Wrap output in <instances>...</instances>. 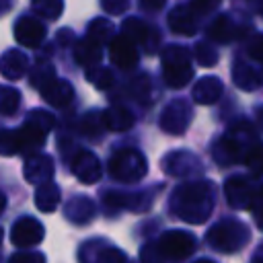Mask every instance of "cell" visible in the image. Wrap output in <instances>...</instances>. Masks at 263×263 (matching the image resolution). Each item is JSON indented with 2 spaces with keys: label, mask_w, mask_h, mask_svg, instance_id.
<instances>
[{
  "label": "cell",
  "mask_w": 263,
  "mask_h": 263,
  "mask_svg": "<svg viewBox=\"0 0 263 263\" xmlns=\"http://www.w3.org/2000/svg\"><path fill=\"white\" fill-rule=\"evenodd\" d=\"M208 35H210V39H214V41H218V43H230L232 39H236V37L242 35V29L236 27V25L230 21V16H224V14H222V16H218V18L210 25Z\"/></svg>",
  "instance_id": "cell-11"
},
{
  "label": "cell",
  "mask_w": 263,
  "mask_h": 263,
  "mask_svg": "<svg viewBox=\"0 0 263 263\" xmlns=\"http://www.w3.org/2000/svg\"><path fill=\"white\" fill-rule=\"evenodd\" d=\"M232 78H234V84L242 90H255L259 84H261V76L247 64L238 62L234 68H232Z\"/></svg>",
  "instance_id": "cell-15"
},
{
  "label": "cell",
  "mask_w": 263,
  "mask_h": 263,
  "mask_svg": "<svg viewBox=\"0 0 263 263\" xmlns=\"http://www.w3.org/2000/svg\"><path fill=\"white\" fill-rule=\"evenodd\" d=\"M111 49V60L119 66V68H132L138 62V51H136V43L132 39H127L123 33L115 35L109 43Z\"/></svg>",
  "instance_id": "cell-7"
},
{
  "label": "cell",
  "mask_w": 263,
  "mask_h": 263,
  "mask_svg": "<svg viewBox=\"0 0 263 263\" xmlns=\"http://www.w3.org/2000/svg\"><path fill=\"white\" fill-rule=\"evenodd\" d=\"M101 4L109 14H121L129 6V0H101Z\"/></svg>",
  "instance_id": "cell-26"
},
{
  "label": "cell",
  "mask_w": 263,
  "mask_h": 263,
  "mask_svg": "<svg viewBox=\"0 0 263 263\" xmlns=\"http://www.w3.org/2000/svg\"><path fill=\"white\" fill-rule=\"evenodd\" d=\"M193 249H195V240L187 232L173 230L160 238V251L166 259H185L193 253Z\"/></svg>",
  "instance_id": "cell-4"
},
{
  "label": "cell",
  "mask_w": 263,
  "mask_h": 263,
  "mask_svg": "<svg viewBox=\"0 0 263 263\" xmlns=\"http://www.w3.org/2000/svg\"><path fill=\"white\" fill-rule=\"evenodd\" d=\"M127 39H132L134 43H146L148 47V37L150 35H156V31H152L148 25H144L142 21L138 18H127L123 23V31H121Z\"/></svg>",
  "instance_id": "cell-17"
},
{
  "label": "cell",
  "mask_w": 263,
  "mask_h": 263,
  "mask_svg": "<svg viewBox=\"0 0 263 263\" xmlns=\"http://www.w3.org/2000/svg\"><path fill=\"white\" fill-rule=\"evenodd\" d=\"M25 70H27V58L21 51L12 49V51H6L2 55V60H0V72L6 78H10V80L21 78Z\"/></svg>",
  "instance_id": "cell-14"
},
{
  "label": "cell",
  "mask_w": 263,
  "mask_h": 263,
  "mask_svg": "<svg viewBox=\"0 0 263 263\" xmlns=\"http://www.w3.org/2000/svg\"><path fill=\"white\" fill-rule=\"evenodd\" d=\"M175 212L179 218L199 224L203 222L214 205V187L208 181H195V183H187L183 187L177 189L175 193Z\"/></svg>",
  "instance_id": "cell-1"
},
{
  "label": "cell",
  "mask_w": 263,
  "mask_h": 263,
  "mask_svg": "<svg viewBox=\"0 0 263 263\" xmlns=\"http://www.w3.org/2000/svg\"><path fill=\"white\" fill-rule=\"evenodd\" d=\"M99 261L101 263H125V259L119 251H103L99 255Z\"/></svg>",
  "instance_id": "cell-27"
},
{
  "label": "cell",
  "mask_w": 263,
  "mask_h": 263,
  "mask_svg": "<svg viewBox=\"0 0 263 263\" xmlns=\"http://www.w3.org/2000/svg\"><path fill=\"white\" fill-rule=\"evenodd\" d=\"M218 4H220V0H191L189 8H191V12L197 16V14H205V12L214 10Z\"/></svg>",
  "instance_id": "cell-24"
},
{
  "label": "cell",
  "mask_w": 263,
  "mask_h": 263,
  "mask_svg": "<svg viewBox=\"0 0 263 263\" xmlns=\"http://www.w3.org/2000/svg\"><path fill=\"white\" fill-rule=\"evenodd\" d=\"M43 238V226L37 220L23 218L18 224H14L12 230V242L16 247H27V245H37Z\"/></svg>",
  "instance_id": "cell-9"
},
{
  "label": "cell",
  "mask_w": 263,
  "mask_h": 263,
  "mask_svg": "<svg viewBox=\"0 0 263 263\" xmlns=\"http://www.w3.org/2000/svg\"><path fill=\"white\" fill-rule=\"evenodd\" d=\"M162 70H164V80L168 86L173 88L185 86L193 76L189 51L179 45H168L162 51Z\"/></svg>",
  "instance_id": "cell-2"
},
{
  "label": "cell",
  "mask_w": 263,
  "mask_h": 263,
  "mask_svg": "<svg viewBox=\"0 0 263 263\" xmlns=\"http://www.w3.org/2000/svg\"><path fill=\"white\" fill-rule=\"evenodd\" d=\"M74 173L84 181V183H92L97 179V175H101V168L97 164V158L88 152H82L74 164Z\"/></svg>",
  "instance_id": "cell-16"
},
{
  "label": "cell",
  "mask_w": 263,
  "mask_h": 263,
  "mask_svg": "<svg viewBox=\"0 0 263 263\" xmlns=\"http://www.w3.org/2000/svg\"><path fill=\"white\" fill-rule=\"evenodd\" d=\"M168 27L173 33L177 35H193L197 31V23H195V14L191 12L189 6H177L171 10L168 14Z\"/></svg>",
  "instance_id": "cell-10"
},
{
  "label": "cell",
  "mask_w": 263,
  "mask_h": 263,
  "mask_svg": "<svg viewBox=\"0 0 263 263\" xmlns=\"http://www.w3.org/2000/svg\"><path fill=\"white\" fill-rule=\"evenodd\" d=\"M251 210H253V218H255L257 226H259V228H263V199H259Z\"/></svg>",
  "instance_id": "cell-28"
},
{
  "label": "cell",
  "mask_w": 263,
  "mask_h": 263,
  "mask_svg": "<svg viewBox=\"0 0 263 263\" xmlns=\"http://www.w3.org/2000/svg\"><path fill=\"white\" fill-rule=\"evenodd\" d=\"M14 37L25 47H37L45 37V27L33 16H21L14 25Z\"/></svg>",
  "instance_id": "cell-6"
},
{
  "label": "cell",
  "mask_w": 263,
  "mask_h": 263,
  "mask_svg": "<svg viewBox=\"0 0 263 263\" xmlns=\"http://www.w3.org/2000/svg\"><path fill=\"white\" fill-rule=\"evenodd\" d=\"M259 123H261V127H263V109H261V113H259Z\"/></svg>",
  "instance_id": "cell-31"
},
{
  "label": "cell",
  "mask_w": 263,
  "mask_h": 263,
  "mask_svg": "<svg viewBox=\"0 0 263 263\" xmlns=\"http://www.w3.org/2000/svg\"><path fill=\"white\" fill-rule=\"evenodd\" d=\"M18 92L8 86H0V113H10L18 105Z\"/></svg>",
  "instance_id": "cell-22"
},
{
  "label": "cell",
  "mask_w": 263,
  "mask_h": 263,
  "mask_svg": "<svg viewBox=\"0 0 263 263\" xmlns=\"http://www.w3.org/2000/svg\"><path fill=\"white\" fill-rule=\"evenodd\" d=\"M249 238H251V234H249L247 226L236 220L220 222L208 232V242L216 251H224V253H234V251L242 249L249 242Z\"/></svg>",
  "instance_id": "cell-3"
},
{
  "label": "cell",
  "mask_w": 263,
  "mask_h": 263,
  "mask_svg": "<svg viewBox=\"0 0 263 263\" xmlns=\"http://www.w3.org/2000/svg\"><path fill=\"white\" fill-rule=\"evenodd\" d=\"M249 55L263 64V35H255L249 43Z\"/></svg>",
  "instance_id": "cell-25"
},
{
  "label": "cell",
  "mask_w": 263,
  "mask_h": 263,
  "mask_svg": "<svg viewBox=\"0 0 263 263\" xmlns=\"http://www.w3.org/2000/svg\"><path fill=\"white\" fill-rule=\"evenodd\" d=\"M191 119V109L187 107V103L183 101H175L173 105L166 107V111L162 113V119H160V125L164 129H168L171 134H181L187 123Z\"/></svg>",
  "instance_id": "cell-8"
},
{
  "label": "cell",
  "mask_w": 263,
  "mask_h": 263,
  "mask_svg": "<svg viewBox=\"0 0 263 263\" xmlns=\"http://www.w3.org/2000/svg\"><path fill=\"white\" fill-rule=\"evenodd\" d=\"M41 95L45 97V101H49L51 105L55 107H62L66 103H70L72 99V86L68 82H62V80H49L45 86H41Z\"/></svg>",
  "instance_id": "cell-13"
},
{
  "label": "cell",
  "mask_w": 263,
  "mask_h": 263,
  "mask_svg": "<svg viewBox=\"0 0 263 263\" xmlns=\"http://www.w3.org/2000/svg\"><path fill=\"white\" fill-rule=\"evenodd\" d=\"M101 60V45L97 43V41H92V39H84V41H80L78 43V47H76V62L78 64H82V66H92V64H97Z\"/></svg>",
  "instance_id": "cell-18"
},
{
  "label": "cell",
  "mask_w": 263,
  "mask_h": 263,
  "mask_svg": "<svg viewBox=\"0 0 263 263\" xmlns=\"http://www.w3.org/2000/svg\"><path fill=\"white\" fill-rule=\"evenodd\" d=\"M111 25L107 23V21H103V18H99V21H92V25H90V29H88V39H92V41H97L99 45L105 41V39H109L111 37Z\"/></svg>",
  "instance_id": "cell-21"
},
{
  "label": "cell",
  "mask_w": 263,
  "mask_h": 263,
  "mask_svg": "<svg viewBox=\"0 0 263 263\" xmlns=\"http://www.w3.org/2000/svg\"><path fill=\"white\" fill-rule=\"evenodd\" d=\"M222 95V82L216 76H205L193 86V99L201 105L216 103Z\"/></svg>",
  "instance_id": "cell-12"
},
{
  "label": "cell",
  "mask_w": 263,
  "mask_h": 263,
  "mask_svg": "<svg viewBox=\"0 0 263 263\" xmlns=\"http://www.w3.org/2000/svg\"><path fill=\"white\" fill-rule=\"evenodd\" d=\"M166 0H140V6L144 10H160Z\"/></svg>",
  "instance_id": "cell-29"
},
{
  "label": "cell",
  "mask_w": 263,
  "mask_h": 263,
  "mask_svg": "<svg viewBox=\"0 0 263 263\" xmlns=\"http://www.w3.org/2000/svg\"><path fill=\"white\" fill-rule=\"evenodd\" d=\"M197 263H214V261H208V259H201V261H197Z\"/></svg>",
  "instance_id": "cell-33"
},
{
  "label": "cell",
  "mask_w": 263,
  "mask_h": 263,
  "mask_svg": "<svg viewBox=\"0 0 263 263\" xmlns=\"http://www.w3.org/2000/svg\"><path fill=\"white\" fill-rule=\"evenodd\" d=\"M31 6H33V10H35L37 14H41L43 18L55 21V18L62 14L64 2H62V0H33Z\"/></svg>",
  "instance_id": "cell-19"
},
{
  "label": "cell",
  "mask_w": 263,
  "mask_h": 263,
  "mask_svg": "<svg viewBox=\"0 0 263 263\" xmlns=\"http://www.w3.org/2000/svg\"><path fill=\"white\" fill-rule=\"evenodd\" d=\"M0 238H2V230H0Z\"/></svg>",
  "instance_id": "cell-35"
},
{
  "label": "cell",
  "mask_w": 263,
  "mask_h": 263,
  "mask_svg": "<svg viewBox=\"0 0 263 263\" xmlns=\"http://www.w3.org/2000/svg\"><path fill=\"white\" fill-rule=\"evenodd\" d=\"M259 6H261V12H263V0H259Z\"/></svg>",
  "instance_id": "cell-34"
},
{
  "label": "cell",
  "mask_w": 263,
  "mask_h": 263,
  "mask_svg": "<svg viewBox=\"0 0 263 263\" xmlns=\"http://www.w3.org/2000/svg\"><path fill=\"white\" fill-rule=\"evenodd\" d=\"M4 208V197H2V193H0V210Z\"/></svg>",
  "instance_id": "cell-32"
},
{
  "label": "cell",
  "mask_w": 263,
  "mask_h": 263,
  "mask_svg": "<svg viewBox=\"0 0 263 263\" xmlns=\"http://www.w3.org/2000/svg\"><path fill=\"white\" fill-rule=\"evenodd\" d=\"M144 173L146 164L138 152H119L111 160V175L117 179H138Z\"/></svg>",
  "instance_id": "cell-5"
},
{
  "label": "cell",
  "mask_w": 263,
  "mask_h": 263,
  "mask_svg": "<svg viewBox=\"0 0 263 263\" xmlns=\"http://www.w3.org/2000/svg\"><path fill=\"white\" fill-rule=\"evenodd\" d=\"M245 162L247 166L251 168L253 175H263V144L257 142L249 148L247 156H245Z\"/></svg>",
  "instance_id": "cell-20"
},
{
  "label": "cell",
  "mask_w": 263,
  "mask_h": 263,
  "mask_svg": "<svg viewBox=\"0 0 263 263\" xmlns=\"http://www.w3.org/2000/svg\"><path fill=\"white\" fill-rule=\"evenodd\" d=\"M195 58H197V62H199L201 66H214V64L218 62V51H216L212 45H208V43H197V47H195Z\"/></svg>",
  "instance_id": "cell-23"
},
{
  "label": "cell",
  "mask_w": 263,
  "mask_h": 263,
  "mask_svg": "<svg viewBox=\"0 0 263 263\" xmlns=\"http://www.w3.org/2000/svg\"><path fill=\"white\" fill-rule=\"evenodd\" d=\"M253 263H263V245L259 247V251H257V255L253 257Z\"/></svg>",
  "instance_id": "cell-30"
}]
</instances>
